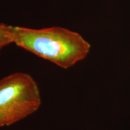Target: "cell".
I'll return each instance as SVG.
<instances>
[{"mask_svg":"<svg viewBox=\"0 0 130 130\" xmlns=\"http://www.w3.org/2000/svg\"><path fill=\"white\" fill-rule=\"evenodd\" d=\"M41 104L39 87L30 74L16 72L0 79V128L27 118Z\"/></svg>","mask_w":130,"mask_h":130,"instance_id":"cell-2","label":"cell"},{"mask_svg":"<svg viewBox=\"0 0 130 130\" xmlns=\"http://www.w3.org/2000/svg\"><path fill=\"white\" fill-rule=\"evenodd\" d=\"M11 43H13L12 26L0 23V52Z\"/></svg>","mask_w":130,"mask_h":130,"instance_id":"cell-3","label":"cell"},{"mask_svg":"<svg viewBox=\"0 0 130 130\" xmlns=\"http://www.w3.org/2000/svg\"><path fill=\"white\" fill-rule=\"evenodd\" d=\"M12 31L13 43L64 69L85 59L91 49L80 34L61 27L12 26Z\"/></svg>","mask_w":130,"mask_h":130,"instance_id":"cell-1","label":"cell"}]
</instances>
